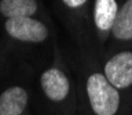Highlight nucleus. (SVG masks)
I'll use <instances>...</instances> for the list:
<instances>
[{"label": "nucleus", "mask_w": 132, "mask_h": 115, "mask_svg": "<svg viewBox=\"0 0 132 115\" xmlns=\"http://www.w3.org/2000/svg\"><path fill=\"white\" fill-rule=\"evenodd\" d=\"M76 82L78 115H131L132 101L106 79L101 65L87 63Z\"/></svg>", "instance_id": "f257e3e1"}, {"label": "nucleus", "mask_w": 132, "mask_h": 115, "mask_svg": "<svg viewBox=\"0 0 132 115\" xmlns=\"http://www.w3.org/2000/svg\"><path fill=\"white\" fill-rule=\"evenodd\" d=\"M37 100L45 115L78 112L77 82L61 58L39 73Z\"/></svg>", "instance_id": "f03ea898"}, {"label": "nucleus", "mask_w": 132, "mask_h": 115, "mask_svg": "<svg viewBox=\"0 0 132 115\" xmlns=\"http://www.w3.org/2000/svg\"><path fill=\"white\" fill-rule=\"evenodd\" d=\"M101 69L106 79L132 101V50L113 53L103 61Z\"/></svg>", "instance_id": "7ed1b4c3"}, {"label": "nucleus", "mask_w": 132, "mask_h": 115, "mask_svg": "<svg viewBox=\"0 0 132 115\" xmlns=\"http://www.w3.org/2000/svg\"><path fill=\"white\" fill-rule=\"evenodd\" d=\"M3 29L10 39L21 43L40 44L50 38V29L36 17L4 19Z\"/></svg>", "instance_id": "20e7f679"}, {"label": "nucleus", "mask_w": 132, "mask_h": 115, "mask_svg": "<svg viewBox=\"0 0 132 115\" xmlns=\"http://www.w3.org/2000/svg\"><path fill=\"white\" fill-rule=\"evenodd\" d=\"M33 89L28 82L15 80L0 92V115H32Z\"/></svg>", "instance_id": "39448f33"}, {"label": "nucleus", "mask_w": 132, "mask_h": 115, "mask_svg": "<svg viewBox=\"0 0 132 115\" xmlns=\"http://www.w3.org/2000/svg\"><path fill=\"white\" fill-rule=\"evenodd\" d=\"M117 0H94L91 10V22L95 32V38L99 46H105L109 40L118 14Z\"/></svg>", "instance_id": "423d86ee"}, {"label": "nucleus", "mask_w": 132, "mask_h": 115, "mask_svg": "<svg viewBox=\"0 0 132 115\" xmlns=\"http://www.w3.org/2000/svg\"><path fill=\"white\" fill-rule=\"evenodd\" d=\"M107 43H111L114 47L132 43V0H124L118 7V14Z\"/></svg>", "instance_id": "0eeeda50"}, {"label": "nucleus", "mask_w": 132, "mask_h": 115, "mask_svg": "<svg viewBox=\"0 0 132 115\" xmlns=\"http://www.w3.org/2000/svg\"><path fill=\"white\" fill-rule=\"evenodd\" d=\"M39 13L37 0H0V15L4 19L36 17Z\"/></svg>", "instance_id": "6e6552de"}, {"label": "nucleus", "mask_w": 132, "mask_h": 115, "mask_svg": "<svg viewBox=\"0 0 132 115\" xmlns=\"http://www.w3.org/2000/svg\"><path fill=\"white\" fill-rule=\"evenodd\" d=\"M59 4L61 9H63L65 13H69L72 15L82 13L89 4V0H55Z\"/></svg>", "instance_id": "1a4fd4ad"}, {"label": "nucleus", "mask_w": 132, "mask_h": 115, "mask_svg": "<svg viewBox=\"0 0 132 115\" xmlns=\"http://www.w3.org/2000/svg\"><path fill=\"white\" fill-rule=\"evenodd\" d=\"M56 115H78V112H76V114H56Z\"/></svg>", "instance_id": "9d476101"}, {"label": "nucleus", "mask_w": 132, "mask_h": 115, "mask_svg": "<svg viewBox=\"0 0 132 115\" xmlns=\"http://www.w3.org/2000/svg\"><path fill=\"white\" fill-rule=\"evenodd\" d=\"M0 76H2V64H0Z\"/></svg>", "instance_id": "9b49d317"}]
</instances>
